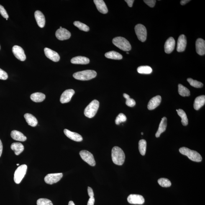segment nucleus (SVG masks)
Masks as SVG:
<instances>
[{
  "instance_id": "nucleus-1",
  "label": "nucleus",
  "mask_w": 205,
  "mask_h": 205,
  "mask_svg": "<svg viewBox=\"0 0 205 205\" xmlns=\"http://www.w3.org/2000/svg\"><path fill=\"white\" fill-rule=\"evenodd\" d=\"M111 156L113 163L116 165H122L125 160V155L121 148L115 146L112 149Z\"/></svg>"
},
{
  "instance_id": "nucleus-2",
  "label": "nucleus",
  "mask_w": 205,
  "mask_h": 205,
  "mask_svg": "<svg viewBox=\"0 0 205 205\" xmlns=\"http://www.w3.org/2000/svg\"><path fill=\"white\" fill-rule=\"evenodd\" d=\"M97 73L93 70H86L77 72L73 74V77L75 79L81 81H88L94 78L96 76Z\"/></svg>"
},
{
  "instance_id": "nucleus-3",
  "label": "nucleus",
  "mask_w": 205,
  "mask_h": 205,
  "mask_svg": "<svg viewBox=\"0 0 205 205\" xmlns=\"http://www.w3.org/2000/svg\"><path fill=\"white\" fill-rule=\"evenodd\" d=\"M179 151L180 153L187 156L188 158L193 162H199L202 160L201 155L196 151L190 150L186 147H181Z\"/></svg>"
},
{
  "instance_id": "nucleus-4",
  "label": "nucleus",
  "mask_w": 205,
  "mask_h": 205,
  "mask_svg": "<svg viewBox=\"0 0 205 205\" xmlns=\"http://www.w3.org/2000/svg\"><path fill=\"white\" fill-rule=\"evenodd\" d=\"M113 43L116 47L125 51H129L132 48L130 43L124 37H118L114 38L113 40Z\"/></svg>"
},
{
  "instance_id": "nucleus-5",
  "label": "nucleus",
  "mask_w": 205,
  "mask_h": 205,
  "mask_svg": "<svg viewBox=\"0 0 205 205\" xmlns=\"http://www.w3.org/2000/svg\"><path fill=\"white\" fill-rule=\"evenodd\" d=\"M99 107V102L97 100H94L87 106L84 111V114L86 117L92 118L96 115Z\"/></svg>"
},
{
  "instance_id": "nucleus-6",
  "label": "nucleus",
  "mask_w": 205,
  "mask_h": 205,
  "mask_svg": "<svg viewBox=\"0 0 205 205\" xmlns=\"http://www.w3.org/2000/svg\"><path fill=\"white\" fill-rule=\"evenodd\" d=\"M27 166L23 165L19 166L16 170L14 175V182L17 184L20 183L26 174Z\"/></svg>"
},
{
  "instance_id": "nucleus-7",
  "label": "nucleus",
  "mask_w": 205,
  "mask_h": 205,
  "mask_svg": "<svg viewBox=\"0 0 205 205\" xmlns=\"http://www.w3.org/2000/svg\"><path fill=\"white\" fill-rule=\"evenodd\" d=\"M134 29L139 40L142 42H145L147 35V30L145 26L141 24H137L135 26Z\"/></svg>"
},
{
  "instance_id": "nucleus-8",
  "label": "nucleus",
  "mask_w": 205,
  "mask_h": 205,
  "mask_svg": "<svg viewBox=\"0 0 205 205\" xmlns=\"http://www.w3.org/2000/svg\"><path fill=\"white\" fill-rule=\"evenodd\" d=\"M80 155L81 158L84 162H86L91 166H94L96 165L94 157L91 152L86 150L81 151Z\"/></svg>"
},
{
  "instance_id": "nucleus-9",
  "label": "nucleus",
  "mask_w": 205,
  "mask_h": 205,
  "mask_svg": "<svg viewBox=\"0 0 205 205\" xmlns=\"http://www.w3.org/2000/svg\"><path fill=\"white\" fill-rule=\"evenodd\" d=\"M62 177L63 174L62 173L50 174L45 176L44 180L47 184L52 185L59 181Z\"/></svg>"
},
{
  "instance_id": "nucleus-10",
  "label": "nucleus",
  "mask_w": 205,
  "mask_h": 205,
  "mask_svg": "<svg viewBox=\"0 0 205 205\" xmlns=\"http://www.w3.org/2000/svg\"><path fill=\"white\" fill-rule=\"evenodd\" d=\"M13 54L18 59L21 61H24L26 60V55L24 50L20 47L15 45L12 48Z\"/></svg>"
},
{
  "instance_id": "nucleus-11",
  "label": "nucleus",
  "mask_w": 205,
  "mask_h": 205,
  "mask_svg": "<svg viewBox=\"0 0 205 205\" xmlns=\"http://www.w3.org/2000/svg\"><path fill=\"white\" fill-rule=\"evenodd\" d=\"M127 201L131 204H142L145 202V199L141 195L131 194L128 197Z\"/></svg>"
},
{
  "instance_id": "nucleus-12",
  "label": "nucleus",
  "mask_w": 205,
  "mask_h": 205,
  "mask_svg": "<svg viewBox=\"0 0 205 205\" xmlns=\"http://www.w3.org/2000/svg\"><path fill=\"white\" fill-rule=\"evenodd\" d=\"M71 34L67 29L65 28L59 29L55 32V36L58 40H64L69 39Z\"/></svg>"
},
{
  "instance_id": "nucleus-13",
  "label": "nucleus",
  "mask_w": 205,
  "mask_h": 205,
  "mask_svg": "<svg viewBox=\"0 0 205 205\" xmlns=\"http://www.w3.org/2000/svg\"><path fill=\"white\" fill-rule=\"evenodd\" d=\"M44 52L47 58L51 60L52 61L57 62L60 60V57L59 54L56 52L52 50L51 49L45 47L44 49Z\"/></svg>"
},
{
  "instance_id": "nucleus-14",
  "label": "nucleus",
  "mask_w": 205,
  "mask_h": 205,
  "mask_svg": "<svg viewBox=\"0 0 205 205\" xmlns=\"http://www.w3.org/2000/svg\"><path fill=\"white\" fill-rule=\"evenodd\" d=\"M75 93V92L73 89H70L65 90L62 93L61 96H60V102L62 103H65L69 102Z\"/></svg>"
},
{
  "instance_id": "nucleus-15",
  "label": "nucleus",
  "mask_w": 205,
  "mask_h": 205,
  "mask_svg": "<svg viewBox=\"0 0 205 205\" xmlns=\"http://www.w3.org/2000/svg\"><path fill=\"white\" fill-rule=\"evenodd\" d=\"M175 42L173 37H170L166 42L164 48L166 53L170 54L174 50Z\"/></svg>"
},
{
  "instance_id": "nucleus-16",
  "label": "nucleus",
  "mask_w": 205,
  "mask_h": 205,
  "mask_svg": "<svg viewBox=\"0 0 205 205\" xmlns=\"http://www.w3.org/2000/svg\"><path fill=\"white\" fill-rule=\"evenodd\" d=\"M187 44V39L184 35H180L177 43V50L178 52L184 51Z\"/></svg>"
},
{
  "instance_id": "nucleus-17",
  "label": "nucleus",
  "mask_w": 205,
  "mask_h": 205,
  "mask_svg": "<svg viewBox=\"0 0 205 205\" xmlns=\"http://www.w3.org/2000/svg\"><path fill=\"white\" fill-rule=\"evenodd\" d=\"M196 48L197 53L200 55L205 54V41L203 39L199 38L196 42Z\"/></svg>"
},
{
  "instance_id": "nucleus-18",
  "label": "nucleus",
  "mask_w": 205,
  "mask_h": 205,
  "mask_svg": "<svg viewBox=\"0 0 205 205\" xmlns=\"http://www.w3.org/2000/svg\"><path fill=\"white\" fill-rule=\"evenodd\" d=\"M64 133L69 138L76 142H81L83 138L80 134L72 132L68 129H65L64 130Z\"/></svg>"
},
{
  "instance_id": "nucleus-19",
  "label": "nucleus",
  "mask_w": 205,
  "mask_h": 205,
  "mask_svg": "<svg viewBox=\"0 0 205 205\" xmlns=\"http://www.w3.org/2000/svg\"><path fill=\"white\" fill-rule=\"evenodd\" d=\"M162 101V97L160 96H154L149 101L147 108L149 110H152L158 107Z\"/></svg>"
},
{
  "instance_id": "nucleus-20",
  "label": "nucleus",
  "mask_w": 205,
  "mask_h": 205,
  "mask_svg": "<svg viewBox=\"0 0 205 205\" xmlns=\"http://www.w3.org/2000/svg\"><path fill=\"white\" fill-rule=\"evenodd\" d=\"M34 15L38 25L41 28H43L45 24V19L43 14L40 11L37 10L35 12Z\"/></svg>"
},
{
  "instance_id": "nucleus-21",
  "label": "nucleus",
  "mask_w": 205,
  "mask_h": 205,
  "mask_svg": "<svg viewBox=\"0 0 205 205\" xmlns=\"http://www.w3.org/2000/svg\"><path fill=\"white\" fill-rule=\"evenodd\" d=\"M93 2L99 12L103 14H107L108 12V8L103 0H94Z\"/></svg>"
},
{
  "instance_id": "nucleus-22",
  "label": "nucleus",
  "mask_w": 205,
  "mask_h": 205,
  "mask_svg": "<svg viewBox=\"0 0 205 205\" xmlns=\"http://www.w3.org/2000/svg\"><path fill=\"white\" fill-rule=\"evenodd\" d=\"M72 64H88L89 63V59L83 56H76L72 58L71 60Z\"/></svg>"
},
{
  "instance_id": "nucleus-23",
  "label": "nucleus",
  "mask_w": 205,
  "mask_h": 205,
  "mask_svg": "<svg viewBox=\"0 0 205 205\" xmlns=\"http://www.w3.org/2000/svg\"><path fill=\"white\" fill-rule=\"evenodd\" d=\"M167 119L166 117H164L162 118L161 121L159 125L158 130L155 134L156 137H160L162 133L165 132L166 129L167 124Z\"/></svg>"
},
{
  "instance_id": "nucleus-24",
  "label": "nucleus",
  "mask_w": 205,
  "mask_h": 205,
  "mask_svg": "<svg viewBox=\"0 0 205 205\" xmlns=\"http://www.w3.org/2000/svg\"><path fill=\"white\" fill-rule=\"evenodd\" d=\"M11 136L14 140L19 141H25L27 137L22 133L17 130H13L11 132Z\"/></svg>"
},
{
  "instance_id": "nucleus-25",
  "label": "nucleus",
  "mask_w": 205,
  "mask_h": 205,
  "mask_svg": "<svg viewBox=\"0 0 205 205\" xmlns=\"http://www.w3.org/2000/svg\"><path fill=\"white\" fill-rule=\"evenodd\" d=\"M24 117L25 118L26 122L29 125L32 127H35L37 125L38 121L35 116L32 114L26 113L24 114Z\"/></svg>"
},
{
  "instance_id": "nucleus-26",
  "label": "nucleus",
  "mask_w": 205,
  "mask_h": 205,
  "mask_svg": "<svg viewBox=\"0 0 205 205\" xmlns=\"http://www.w3.org/2000/svg\"><path fill=\"white\" fill-rule=\"evenodd\" d=\"M205 103V96H198L195 99L194 103V108L196 110H198Z\"/></svg>"
},
{
  "instance_id": "nucleus-27",
  "label": "nucleus",
  "mask_w": 205,
  "mask_h": 205,
  "mask_svg": "<svg viewBox=\"0 0 205 205\" xmlns=\"http://www.w3.org/2000/svg\"><path fill=\"white\" fill-rule=\"evenodd\" d=\"M11 148L16 155H19L24 150V146L20 142H14L11 144Z\"/></svg>"
},
{
  "instance_id": "nucleus-28",
  "label": "nucleus",
  "mask_w": 205,
  "mask_h": 205,
  "mask_svg": "<svg viewBox=\"0 0 205 205\" xmlns=\"http://www.w3.org/2000/svg\"><path fill=\"white\" fill-rule=\"evenodd\" d=\"M31 99L35 102H41L45 99V95L40 92H36L31 94Z\"/></svg>"
},
{
  "instance_id": "nucleus-29",
  "label": "nucleus",
  "mask_w": 205,
  "mask_h": 205,
  "mask_svg": "<svg viewBox=\"0 0 205 205\" xmlns=\"http://www.w3.org/2000/svg\"><path fill=\"white\" fill-rule=\"evenodd\" d=\"M106 58L114 60H121L122 59V55L119 52L115 51H111L105 54Z\"/></svg>"
},
{
  "instance_id": "nucleus-30",
  "label": "nucleus",
  "mask_w": 205,
  "mask_h": 205,
  "mask_svg": "<svg viewBox=\"0 0 205 205\" xmlns=\"http://www.w3.org/2000/svg\"><path fill=\"white\" fill-rule=\"evenodd\" d=\"M178 115L181 118V122L183 126H187L188 124V121L186 113L182 109H177Z\"/></svg>"
},
{
  "instance_id": "nucleus-31",
  "label": "nucleus",
  "mask_w": 205,
  "mask_h": 205,
  "mask_svg": "<svg viewBox=\"0 0 205 205\" xmlns=\"http://www.w3.org/2000/svg\"><path fill=\"white\" fill-rule=\"evenodd\" d=\"M178 92L182 96H188L190 95L189 90L181 84L178 85Z\"/></svg>"
},
{
  "instance_id": "nucleus-32",
  "label": "nucleus",
  "mask_w": 205,
  "mask_h": 205,
  "mask_svg": "<svg viewBox=\"0 0 205 205\" xmlns=\"http://www.w3.org/2000/svg\"><path fill=\"white\" fill-rule=\"evenodd\" d=\"M147 142L144 139H141L139 141V150L141 155L144 156L146 151Z\"/></svg>"
},
{
  "instance_id": "nucleus-33",
  "label": "nucleus",
  "mask_w": 205,
  "mask_h": 205,
  "mask_svg": "<svg viewBox=\"0 0 205 205\" xmlns=\"http://www.w3.org/2000/svg\"><path fill=\"white\" fill-rule=\"evenodd\" d=\"M137 71L139 73L150 74L152 72L151 67L149 66H141L138 67Z\"/></svg>"
},
{
  "instance_id": "nucleus-34",
  "label": "nucleus",
  "mask_w": 205,
  "mask_h": 205,
  "mask_svg": "<svg viewBox=\"0 0 205 205\" xmlns=\"http://www.w3.org/2000/svg\"><path fill=\"white\" fill-rule=\"evenodd\" d=\"M74 25L78 28L80 30L88 32L89 31V27L86 24L83 23L79 21H75L73 23Z\"/></svg>"
},
{
  "instance_id": "nucleus-35",
  "label": "nucleus",
  "mask_w": 205,
  "mask_h": 205,
  "mask_svg": "<svg viewBox=\"0 0 205 205\" xmlns=\"http://www.w3.org/2000/svg\"><path fill=\"white\" fill-rule=\"evenodd\" d=\"M158 184L163 187H169L171 186V183L168 178H162L158 180Z\"/></svg>"
},
{
  "instance_id": "nucleus-36",
  "label": "nucleus",
  "mask_w": 205,
  "mask_h": 205,
  "mask_svg": "<svg viewBox=\"0 0 205 205\" xmlns=\"http://www.w3.org/2000/svg\"><path fill=\"white\" fill-rule=\"evenodd\" d=\"M187 81L191 86L195 88H201L203 86V84L201 82L193 80L192 79L189 78L187 79Z\"/></svg>"
},
{
  "instance_id": "nucleus-37",
  "label": "nucleus",
  "mask_w": 205,
  "mask_h": 205,
  "mask_svg": "<svg viewBox=\"0 0 205 205\" xmlns=\"http://www.w3.org/2000/svg\"><path fill=\"white\" fill-rule=\"evenodd\" d=\"M123 96L126 100V104L127 106H129V107H132L135 105L136 102L135 100L132 98H131L129 95L126 94V93H124L123 94Z\"/></svg>"
},
{
  "instance_id": "nucleus-38",
  "label": "nucleus",
  "mask_w": 205,
  "mask_h": 205,
  "mask_svg": "<svg viewBox=\"0 0 205 205\" xmlns=\"http://www.w3.org/2000/svg\"><path fill=\"white\" fill-rule=\"evenodd\" d=\"M127 118L126 116L123 113H120L119 114L115 120V123L116 125H119L121 123L125 122L127 121Z\"/></svg>"
},
{
  "instance_id": "nucleus-39",
  "label": "nucleus",
  "mask_w": 205,
  "mask_h": 205,
  "mask_svg": "<svg viewBox=\"0 0 205 205\" xmlns=\"http://www.w3.org/2000/svg\"><path fill=\"white\" fill-rule=\"evenodd\" d=\"M37 205H53L51 201L45 198H40L37 200Z\"/></svg>"
},
{
  "instance_id": "nucleus-40",
  "label": "nucleus",
  "mask_w": 205,
  "mask_h": 205,
  "mask_svg": "<svg viewBox=\"0 0 205 205\" xmlns=\"http://www.w3.org/2000/svg\"><path fill=\"white\" fill-rule=\"evenodd\" d=\"M0 14L5 18L8 19L9 16L4 6L0 5Z\"/></svg>"
},
{
  "instance_id": "nucleus-41",
  "label": "nucleus",
  "mask_w": 205,
  "mask_h": 205,
  "mask_svg": "<svg viewBox=\"0 0 205 205\" xmlns=\"http://www.w3.org/2000/svg\"><path fill=\"white\" fill-rule=\"evenodd\" d=\"M8 75L5 71L0 68V80H6L7 79Z\"/></svg>"
},
{
  "instance_id": "nucleus-42",
  "label": "nucleus",
  "mask_w": 205,
  "mask_h": 205,
  "mask_svg": "<svg viewBox=\"0 0 205 205\" xmlns=\"http://www.w3.org/2000/svg\"><path fill=\"white\" fill-rule=\"evenodd\" d=\"M144 2L149 6L153 8L155 6L156 1H155V0H144Z\"/></svg>"
},
{
  "instance_id": "nucleus-43",
  "label": "nucleus",
  "mask_w": 205,
  "mask_h": 205,
  "mask_svg": "<svg viewBox=\"0 0 205 205\" xmlns=\"http://www.w3.org/2000/svg\"><path fill=\"white\" fill-rule=\"evenodd\" d=\"M88 196L90 198H92L94 197V193H93V190L91 187H88Z\"/></svg>"
},
{
  "instance_id": "nucleus-44",
  "label": "nucleus",
  "mask_w": 205,
  "mask_h": 205,
  "mask_svg": "<svg viewBox=\"0 0 205 205\" xmlns=\"http://www.w3.org/2000/svg\"><path fill=\"white\" fill-rule=\"evenodd\" d=\"M95 202V198L94 197L92 198H90L88 200L87 205H94Z\"/></svg>"
},
{
  "instance_id": "nucleus-45",
  "label": "nucleus",
  "mask_w": 205,
  "mask_h": 205,
  "mask_svg": "<svg viewBox=\"0 0 205 205\" xmlns=\"http://www.w3.org/2000/svg\"><path fill=\"white\" fill-rule=\"evenodd\" d=\"M125 1L127 3L129 7H132L134 2V0H125Z\"/></svg>"
},
{
  "instance_id": "nucleus-46",
  "label": "nucleus",
  "mask_w": 205,
  "mask_h": 205,
  "mask_svg": "<svg viewBox=\"0 0 205 205\" xmlns=\"http://www.w3.org/2000/svg\"><path fill=\"white\" fill-rule=\"evenodd\" d=\"M190 1H190V0H182L180 1V3L181 5L184 6Z\"/></svg>"
},
{
  "instance_id": "nucleus-47",
  "label": "nucleus",
  "mask_w": 205,
  "mask_h": 205,
  "mask_svg": "<svg viewBox=\"0 0 205 205\" xmlns=\"http://www.w3.org/2000/svg\"><path fill=\"white\" fill-rule=\"evenodd\" d=\"M3 149V146L2 142L1 139H0V157H1L2 154Z\"/></svg>"
},
{
  "instance_id": "nucleus-48",
  "label": "nucleus",
  "mask_w": 205,
  "mask_h": 205,
  "mask_svg": "<svg viewBox=\"0 0 205 205\" xmlns=\"http://www.w3.org/2000/svg\"><path fill=\"white\" fill-rule=\"evenodd\" d=\"M68 205H75L73 201H70L68 203Z\"/></svg>"
},
{
  "instance_id": "nucleus-49",
  "label": "nucleus",
  "mask_w": 205,
  "mask_h": 205,
  "mask_svg": "<svg viewBox=\"0 0 205 205\" xmlns=\"http://www.w3.org/2000/svg\"><path fill=\"white\" fill-rule=\"evenodd\" d=\"M16 165L19 166V164H16Z\"/></svg>"
},
{
  "instance_id": "nucleus-50",
  "label": "nucleus",
  "mask_w": 205,
  "mask_h": 205,
  "mask_svg": "<svg viewBox=\"0 0 205 205\" xmlns=\"http://www.w3.org/2000/svg\"><path fill=\"white\" fill-rule=\"evenodd\" d=\"M62 27H61V26H60V29H62Z\"/></svg>"
},
{
  "instance_id": "nucleus-51",
  "label": "nucleus",
  "mask_w": 205,
  "mask_h": 205,
  "mask_svg": "<svg viewBox=\"0 0 205 205\" xmlns=\"http://www.w3.org/2000/svg\"><path fill=\"white\" fill-rule=\"evenodd\" d=\"M141 134H142V135H143V133H142V132L141 133Z\"/></svg>"
},
{
  "instance_id": "nucleus-52",
  "label": "nucleus",
  "mask_w": 205,
  "mask_h": 205,
  "mask_svg": "<svg viewBox=\"0 0 205 205\" xmlns=\"http://www.w3.org/2000/svg\"><path fill=\"white\" fill-rule=\"evenodd\" d=\"M127 54H129V53L128 52H127Z\"/></svg>"
},
{
  "instance_id": "nucleus-53",
  "label": "nucleus",
  "mask_w": 205,
  "mask_h": 205,
  "mask_svg": "<svg viewBox=\"0 0 205 205\" xmlns=\"http://www.w3.org/2000/svg\"><path fill=\"white\" fill-rule=\"evenodd\" d=\"M0 49H1V47H0Z\"/></svg>"
}]
</instances>
